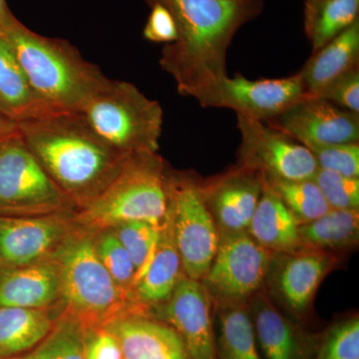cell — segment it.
<instances>
[{
	"label": "cell",
	"mask_w": 359,
	"mask_h": 359,
	"mask_svg": "<svg viewBox=\"0 0 359 359\" xmlns=\"http://www.w3.org/2000/svg\"><path fill=\"white\" fill-rule=\"evenodd\" d=\"M173 16L176 41L165 45L160 65L179 93L201 100L228 76L226 59L238 29L264 9V0H144Z\"/></svg>",
	"instance_id": "cell-1"
},
{
	"label": "cell",
	"mask_w": 359,
	"mask_h": 359,
	"mask_svg": "<svg viewBox=\"0 0 359 359\" xmlns=\"http://www.w3.org/2000/svg\"><path fill=\"white\" fill-rule=\"evenodd\" d=\"M26 146L76 209L112 181L127 155L92 129L80 112H54L18 123Z\"/></svg>",
	"instance_id": "cell-2"
},
{
	"label": "cell",
	"mask_w": 359,
	"mask_h": 359,
	"mask_svg": "<svg viewBox=\"0 0 359 359\" xmlns=\"http://www.w3.org/2000/svg\"><path fill=\"white\" fill-rule=\"evenodd\" d=\"M4 36L33 91L54 112H80L110 79L67 40L40 35L18 20Z\"/></svg>",
	"instance_id": "cell-3"
},
{
	"label": "cell",
	"mask_w": 359,
	"mask_h": 359,
	"mask_svg": "<svg viewBox=\"0 0 359 359\" xmlns=\"http://www.w3.org/2000/svg\"><path fill=\"white\" fill-rule=\"evenodd\" d=\"M55 256L60 268L61 309L82 327H104L124 314H148L116 285L101 263L94 231L78 229Z\"/></svg>",
	"instance_id": "cell-4"
},
{
	"label": "cell",
	"mask_w": 359,
	"mask_h": 359,
	"mask_svg": "<svg viewBox=\"0 0 359 359\" xmlns=\"http://www.w3.org/2000/svg\"><path fill=\"white\" fill-rule=\"evenodd\" d=\"M168 171L157 152L127 155L112 181L76 209L78 226L91 231L130 221L162 226L168 214Z\"/></svg>",
	"instance_id": "cell-5"
},
{
	"label": "cell",
	"mask_w": 359,
	"mask_h": 359,
	"mask_svg": "<svg viewBox=\"0 0 359 359\" xmlns=\"http://www.w3.org/2000/svg\"><path fill=\"white\" fill-rule=\"evenodd\" d=\"M106 143L125 155L157 152L164 112L134 84L109 79L80 111Z\"/></svg>",
	"instance_id": "cell-6"
},
{
	"label": "cell",
	"mask_w": 359,
	"mask_h": 359,
	"mask_svg": "<svg viewBox=\"0 0 359 359\" xmlns=\"http://www.w3.org/2000/svg\"><path fill=\"white\" fill-rule=\"evenodd\" d=\"M76 210L42 168L20 132L0 140V216H34Z\"/></svg>",
	"instance_id": "cell-7"
},
{
	"label": "cell",
	"mask_w": 359,
	"mask_h": 359,
	"mask_svg": "<svg viewBox=\"0 0 359 359\" xmlns=\"http://www.w3.org/2000/svg\"><path fill=\"white\" fill-rule=\"evenodd\" d=\"M168 215L184 275L201 282L216 256L219 231L195 176L168 171Z\"/></svg>",
	"instance_id": "cell-8"
},
{
	"label": "cell",
	"mask_w": 359,
	"mask_h": 359,
	"mask_svg": "<svg viewBox=\"0 0 359 359\" xmlns=\"http://www.w3.org/2000/svg\"><path fill=\"white\" fill-rule=\"evenodd\" d=\"M271 259V252L248 231L219 233L216 256L201 283L219 304L245 302L263 285Z\"/></svg>",
	"instance_id": "cell-9"
},
{
	"label": "cell",
	"mask_w": 359,
	"mask_h": 359,
	"mask_svg": "<svg viewBox=\"0 0 359 359\" xmlns=\"http://www.w3.org/2000/svg\"><path fill=\"white\" fill-rule=\"evenodd\" d=\"M237 118L238 165L273 178L313 180L318 167L306 146L263 122L240 114Z\"/></svg>",
	"instance_id": "cell-10"
},
{
	"label": "cell",
	"mask_w": 359,
	"mask_h": 359,
	"mask_svg": "<svg viewBox=\"0 0 359 359\" xmlns=\"http://www.w3.org/2000/svg\"><path fill=\"white\" fill-rule=\"evenodd\" d=\"M301 74L280 79L224 77L201 100L202 107L229 108L237 114L266 123L306 97Z\"/></svg>",
	"instance_id": "cell-11"
},
{
	"label": "cell",
	"mask_w": 359,
	"mask_h": 359,
	"mask_svg": "<svg viewBox=\"0 0 359 359\" xmlns=\"http://www.w3.org/2000/svg\"><path fill=\"white\" fill-rule=\"evenodd\" d=\"M75 212L0 216V268L25 266L53 256L80 228Z\"/></svg>",
	"instance_id": "cell-12"
},
{
	"label": "cell",
	"mask_w": 359,
	"mask_h": 359,
	"mask_svg": "<svg viewBox=\"0 0 359 359\" xmlns=\"http://www.w3.org/2000/svg\"><path fill=\"white\" fill-rule=\"evenodd\" d=\"M264 124L306 147L359 143V114L320 97L306 96Z\"/></svg>",
	"instance_id": "cell-13"
},
{
	"label": "cell",
	"mask_w": 359,
	"mask_h": 359,
	"mask_svg": "<svg viewBox=\"0 0 359 359\" xmlns=\"http://www.w3.org/2000/svg\"><path fill=\"white\" fill-rule=\"evenodd\" d=\"M160 318L181 337L190 359H218L211 295L202 283L184 276L165 306H160Z\"/></svg>",
	"instance_id": "cell-14"
},
{
	"label": "cell",
	"mask_w": 359,
	"mask_h": 359,
	"mask_svg": "<svg viewBox=\"0 0 359 359\" xmlns=\"http://www.w3.org/2000/svg\"><path fill=\"white\" fill-rule=\"evenodd\" d=\"M200 191L221 233L247 231L263 192V176L238 164L200 182Z\"/></svg>",
	"instance_id": "cell-15"
},
{
	"label": "cell",
	"mask_w": 359,
	"mask_h": 359,
	"mask_svg": "<svg viewBox=\"0 0 359 359\" xmlns=\"http://www.w3.org/2000/svg\"><path fill=\"white\" fill-rule=\"evenodd\" d=\"M61 308L60 268L55 254L35 263L0 268V308Z\"/></svg>",
	"instance_id": "cell-16"
},
{
	"label": "cell",
	"mask_w": 359,
	"mask_h": 359,
	"mask_svg": "<svg viewBox=\"0 0 359 359\" xmlns=\"http://www.w3.org/2000/svg\"><path fill=\"white\" fill-rule=\"evenodd\" d=\"M104 328L117 340L123 359H190L178 334L154 316L124 314Z\"/></svg>",
	"instance_id": "cell-17"
},
{
	"label": "cell",
	"mask_w": 359,
	"mask_h": 359,
	"mask_svg": "<svg viewBox=\"0 0 359 359\" xmlns=\"http://www.w3.org/2000/svg\"><path fill=\"white\" fill-rule=\"evenodd\" d=\"M252 320L264 359H313L320 337L304 332L263 294L255 299Z\"/></svg>",
	"instance_id": "cell-18"
},
{
	"label": "cell",
	"mask_w": 359,
	"mask_h": 359,
	"mask_svg": "<svg viewBox=\"0 0 359 359\" xmlns=\"http://www.w3.org/2000/svg\"><path fill=\"white\" fill-rule=\"evenodd\" d=\"M184 276L167 214L152 259L143 273L135 278L130 294L137 304L149 311L150 306L165 304Z\"/></svg>",
	"instance_id": "cell-19"
},
{
	"label": "cell",
	"mask_w": 359,
	"mask_h": 359,
	"mask_svg": "<svg viewBox=\"0 0 359 359\" xmlns=\"http://www.w3.org/2000/svg\"><path fill=\"white\" fill-rule=\"evenodd\" d=\"M276 276V289L292 313H306L334 259L327 252L304 248L287 255Z\"/></svg>",
	"instance_id": "cell-20"
},
{
	"label": "cell",
	"mask_w": 359,
	"mask_h": 359,
	"mask_svg": "<svg viewBox=\"0 0 359 359\" xmlns=\"http://www.w3.org/2000/svg\"><path fill=\"white\" fill-rule=\"evenodd\" d=\"M359 67V18L344 32L313 52L299 71L306 95L320 94L349 71Z\"/></svg>",
	"instance_id": "cell-21"
},
{
	"label": "cell",
	"mask_w": 359,
	"mask_h": 359,
	"mask_svg": "<svg viewBox=\"0 0 359 359\" xmlns=\"http://www.w3.org/2000/svg\"><path fill=\"white\" fill-rule=\"evenodd\" d=\"M248 233L269 252L294 254L304 249L299 223L263 179V192L250 221Z\"/></svg>",
	"instance_id": "cell-22"
},
{
	"label": "cell",
	"mask_w": 359,
	"mask_h": 359,
	"mask_svg": "<svg viewBox=\"0 0 359 359\" xmlns=\"http://www.w3.org/2000/svg\"><path fill=\"white\" fill-rule=\"evenodd\" d=\"M0 112L16 124L54 113L33 91L4 35H0Z\"/></svg>",
	"instance_id": "cell-23"
},
{
	"label": "cell",
	"mask_w": 359,
	"mask_h": 359,
	"mask_svg": "<svg viewBox=\"0 0 359 359\" xmlns=\"http://www.w3.org/2000/svg\"><path fill=\"white\" fill-rule=\"evenodd\" d=\"M0 308V359L29 353L47 339L60 311Z\"/></svg>",
	"instance_id": "cell-24"
},
{
	"label": "cell",
	"mask_w": 359,
	"mask_h": 359,
	"mask_svg": "<svg viewBox=\"0 0 359 359\" xmlns=\"http://www.w3.org/2000/svg\"><path fill=\"white\" fill-rule=\"evenodd\" d=\"M218 332L215 334L218 359H262L254 323L244 302L219 304Z\"/></svg>",
	"instance_id": "cell-25"
},
{
	"label": "cell",
	"mask_w": 359,
	"mask_h": 359,
	"mask_svg": "<svg viewBox=\"0 0 359 359\" xmlns=\"http://www.w3.org/2000/svg\"><path fill=\"white\" fill-rule=\"evenodd\" d=\"M359 0H304V32L313 52L358 20Z\"/></svg>",
	"instance_id": "cell-26"
},
{
	"label": "cell",
	"mask_w": 359,
	"mask_h": 359,
	"mask_svg": "<svg viewBox=\"0 0 359 359\" xmlns=\"http://www.w3.org/2000/svg\"><path fill=\"white\" fill-rule=\"evenodd\" d=\"M299 235L304 248L321 252L354 247L358 242V210H330L314 221L299 224Z\"/></svg>",
	"instance_id": "cell-27"
},
{
	"label": "cell",
	"mask_w": 359,
	"mask_h": 359,
	"mask_svg": "<svg viewBox=\"0 0 359 359\" xmlns=\"http://www.w3.org/2000/svg\"><path fill=\"white\" fill-rule=\"evenodd\" d=\"M262 176L264 184L283 201L299 224L314 221L332 210L313 180L290 181Z\"/></svg>",
	"instance_id": "cell-28"
},
{
	"label": "cell",
	"mask_w": 359,
	"mask_h": 359,
	"mask_svg": "<svg viewBox=\"0 0 359 359\" xmlns=\"http://www.w3.org/2000/svg\"><path fill=\"white\" fill-rule=\"evenodd\" d=\"M94 247L97 256L112 276L116 285L130 294L136 269L129 252L118 240L114 231L104 229L94 231Z\"/></svg>",
	"instance_id": "cell-29"
},
{
	"label": "cell",
	"mask_w": 359,
	"mask_h": 359,
	"mask_svg": "<svg viewBox=\"0 0 359 359\" xmlns=\"http://www.w3.org/2000/svg\"><path fill=\"white\" fill-rule=\"evenodd\" d=\"M161 228L162 226H155L141 221L124 222L110 228L114 231L118 240L124 245L133 261L136 269L134 280L150 263L159 240Z\"/></svg>",
	"instance_id": "cell-30"
},
{
	"label": "cell",
	"mask_w": 359,
	"mask_h": 359,
	"mask_svg": "<svg viewBox=\"0 0 359 359\" xmlns=\"http://www.w3.org/2000/svg\"><path fill=\"white\" fill-rule=\"evenodd\" d=\"M313 359H359V318L351 316L328 328Z\"/></svg>",
	"instance_id": "cell-31"
},
{
	"label": "cell",
	"mask_w": 359,
	"mask_h": 359,
	"mask_svg": "<svg viewBox=\"0 0 359 359\" xmlns=\"http://www.w3.org/2000/svg\"><path fill=\"white\" fill-rule=\"evenodd\" d=\"M313 181L332 210H359V178L318 169Z\"/></svg>",
	"instance_id": "cell-32"
},
{
	"label": "cell",
	"mask_w": 359,
	"mask_h": 359,
	"mask_svg": "<svg viewBox=\"0 0 359 359\" xmlns=\"http://www.w3.org/2000/svg\"><path fill=\"white\" fill-rule=\"evenodd\" d=\"M318 169L359 178V143L309 146Z\"/></svg>",
	"instance_id": "cell-33"
},
{
	"label": "cell",
	"mask_w": 359,
	"mask_h": 359,
	"mask_svg": "<svg viewBox=\"0 0 359 359\" xmlns=\"http://www.w3.org/2000/svg\"><path fill=\"white\" fill-rule=\"evenodd\" d=\"M83 334L82 325L69 314L61 311L52 330L59 359H85Z\"/></svg>",
	"instance_id": "cell-34"
},
{
	"label": "cell",
	"mask_w": 359,
	"mask_h": 359,
	"mask_svg": "<svg viewBox=\"0 0 359 359\" xmlns=\"http://www.w3.org/2000/svg\"><path fill=\"white\" fill-rule=\"evenodd\" d=\"M320 98L359 114V67L335 80L320 94Z\"/></svg>",
	"instance_id": "cell-35"
},
{
	"label": "cell",
	"mask_w": 359,
	"mask_h": 359,
	"mask_svg": "<svg viewBox=\"0 0 359 359\" xmlns=\"http://www.w3.org/2000/svg\"><path fill=\"white\" fill-rule=\"evenodd\" d=\"M150 8L147 22L144 26V39L154 43H173L178 37L173 16L160 4H152Z\"/></svg>",
	"instance_id": "cell-36"
},
{
	"label": "cell",
	"mask_w": 359,
	"mask_h": 359,
	"mask_svg": "<svg viewBox=\"0 0 359 359\" xmlns=\"http://www.w3.org/2000/svg\"><path fill=\"white\" fill-rule=\"evenodd\" d=\"M83 330L85 359H123L119 344L105 328Z\"/></svg>",
	"instance_id": "cell-37"
},
{
	"label": "cell",
	"mask_w": 359,
	"mask_h": 359,
	"mask_svg": "<svg viewBox=\"0 0 359 359\" xmlns=\"http://www.w3.org/2000/svg\"><path fill=\"white\" fill-rule=\"evenodd\" d=\"M4 359H59L57 347L52 332L46 339L29 353Z\"/></svg>",
	"instance_id": "cell-38"
},
{
	"label": "cell",
	"mask_w": 359,
	"mask_h": 359,
	"mask_svg": "<svg viewBox=\"0 0 359 359\" xmlns=\"http://www.w3.org/2000/svg\"><path fill=\"white\" fill-rule=\"evenodd\" d=\"M18 18L11 13L6 0H0V35H6Z\"/></svg>",
	"instance_id": "cell-39"
},
{
	"label": "cell",
	"mask_w": 359,
	"mask_h": 359,
	"mask_svg": "<svg viewBox=\"0 0 359 359\" xmlns=\"http://www.w3.org/2000/svg\"><path fill=\"white\" fill-rule=\"evenodd\" d=\"M15 131H18V124L9 120L8 118H6L0 112V140Z\"/></svg>",
	"instance_id": "cell-40"
}]
</instances>
